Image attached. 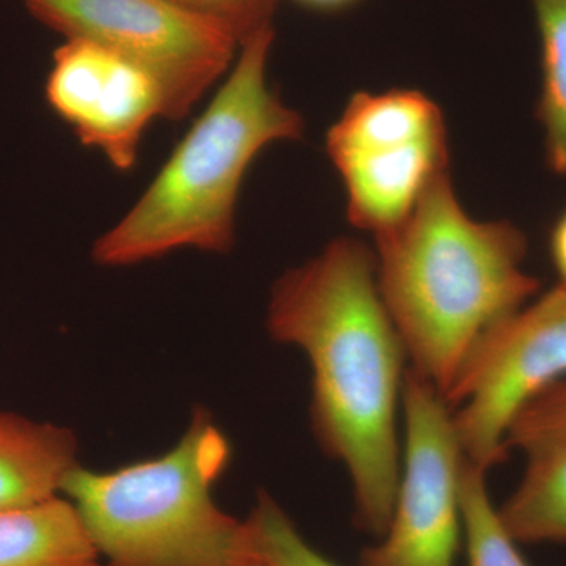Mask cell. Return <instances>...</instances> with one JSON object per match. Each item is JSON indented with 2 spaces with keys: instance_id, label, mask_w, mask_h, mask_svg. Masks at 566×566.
Wrapping results in <instances>:
<instances>
[{
  "instance_id": "6da1fadb",
  "label": "cell",
  "mask_w": 566,
  "mask_h": 566,
  "mask_svg": "<svg viewBox=\"0 0 566 566\" xmlns=\"http://www.w3.org/2000/svg\"><path fill=\"white\" fill-rule=\"evenodd\" d=\"M266 329L308 357L316 441L348 472L356 527L381 538L400 483L408 356L379 293L375 253L342 237L286 271L271 292Z\"/></svg>"
},
{
  "instance_id": "7a4b0ae2",
  "label": "cell",
  "mask_w": 566,
  "mask_h": 566,
  "mask_svg": "<svg viewBox=\"0 0 566 566\" xmlns=\"http://www.w3.org/2000/svg\"><path fill=\"white\" fill-rule=\"evenodd\" d=\"M527 237L509 221L472 219L449 172L411 214L376 237V279L409 367L446 398L483 334L538 296L524 268Z\"/></svg>"
},
{
  "instance_id": "3957f363",
  "label": "cell",
  "mask_w": 566,
  "mask_h": 566,
  "mask_svg": "<svg viewBox=\"0 0 566 566\" xmlns=\"http://www.w3.org/2000/svg\"><path fill=\"white\" fill-rule=\"evenodd\" d=\"M274 29L241 44L229 77L177 145L147 191L96 240L93 260L129 266L180 249L227 253L249 167L274 142L303 139L300 112L268 82Z\"/></svg>"
},
{
  "instance_id": "277c9868",
  "label": "cell",
  "mask_w": 566,
  "mask_h": 566,
  "mask_svg": "<svg viewBox=\"0 0 566 566\" xmlns=\"http://www.w3.org/2000/svg\"><path fill=\"white\" fill-rule=\"evenodd\" d=\"M232 444L203 408L161 457L93 472L76 465L62 493L76 509L103 566L252 564L245 521L212 497Z\"/></svg>"
},
{
  "instance_id": "5b68a950",
  "label": "cell",
  "mask_w": 566,
  "mask_h": 566,
  "mask_svg": "<svg viewBox=\"0 0 566 566\" xmlns=\"http://www.w3.org/2000/svg\"><path fill=\"white\" fill-rule=\"evenodd\" d=\"M346 191V216L375 237L411 214L449 172L444 115L419 91L356 93L326 136Z\"/></svg>"
},
{
  "instance_id": "8992f818",
  "label": "cell",
  "mask_w": 566,
  "mask_h": 566,
  "mask_svg": "<svg viewBox=\"0 0 566 566\" xmlns=\"http://www.w3.org/2000/svg\"><path fill=\"white\" fill-rule=\"evenodd\" d=\"M66 40L92 41L158 82L164 118L181 120L233 62L238 41L174 0H24Z\"/></svg>"
},
{
  "instance_id": "52a82bcc",
  "label": "cell",
  "mask_w": 566,
  "mask_h": 566,
  "mask_svg": "<svg viewBox=\"0 0 566 566\" xmlns=\"http://www.w3.org/2000/svg\"><path fill=\"white\" fill-rule=\"evenodd\" d=\"M566 376V286L557 283L480 337L446 395L464 460L505 463L516 412Z\"/></svg>"
},
{
  "instance_id": "ba28073f",
  "label": "cell",
  "mask_w": 566,
  "mask_h": 566,
  "mask_svg": "<svg viewBox=\"0 0 566 566\" xmlns=\"http://www.w3.org/2000/svg\"><path fill=\"white\" fill-rule=\"evenodd\" d=\"M405 450L389 527L360 556V566H455L463 513V450L452 408L408 367L401 394Z\"/></svg>"
},
{
  "instance_id": "9c48e42d",
  "label": "cell",
  "mask_w": 566,
  "mask_h": 566,
  "mask_svg": "<svg viewBox=\"0 0 566 566\" xmlns=\"http://www.w3.org/2000/svg\"><path fill=\"white\" fill-rule=\"evenodd\" d=\"M46 99L82 145L102 151L120 172L136 166L148 125L164 117L158 82L87 40H66L54 52Z\"/></svg>"
},
{
  "instance_id": "30bf717a",
  "label": "cell",
  "mask_w": 566,
  "mask_h": 566,
  "mask_svg": "<svg viewBox=\"0 0 566 566\" xmlns=\"http://www.w3.org/2000/svg\"><path fill=\"white\" fill-rule=\"evenodd\" d=\"M505 447L526 461L515 491L497 506L505 531L517 545H566V376L516 412Z\"/></svg>"
},
{
  "instance_id": "8fae6325",
  "label": "cell",
  "mask_w": 566,
  "mask_h": 566,
  "mask_svg": "<svg viewBox=\"0 0 566 566\" xmlns=\"http://www.w3.org/2000/svg\"><path fill=\"white\" fill-rule=\"evenodd\" d=\"M76 465V436L69 428L0 412V512L61 494Z\"/></svg>"
},
{
  "instance_id": "7c38bea8",
  "label": "cell",
  "mask_w": 566,
  "mask_h": 566,
  "mask_svg": "<svg viewBox=\"0 0 566 566\" xmlns=\"http://www.w3.org/2000/svg\"><path fill=\"white\" fill-rule=\"evenodd\" d=\"M0 566H103L76 509L61 494L0 512Z\"/></svg>"
},
{
  "instance_id": "4fadbf2b",
  "label": "cell",
  "mask_w": 566,
  "mask_h": 566,
  "mask_svg": "<svg viewBox=\"0 0 566 566\" xmlns=\"http://www.w3.org/2000/svg\"><path fill=\"white\" fill-rule=\"evenodd\" d=\"M539 36L536 120L543 129L545 161L566 178V0H531Z\"/></svg>"
},
{
  "instance_id": "5bb4252c",
  "label": "cell",
  "mask_w": 566,
  "mask_h": 566,
  "mask_svg": "<svg viewBox=\"0 0 566 566\" xmlns=\"http://www.w3.org/2000/svg\"><path fill=\"white\" fill-rule=\"evenodd\" d=\"M488 472L464 460L460 493L463 535L469 566H531L520 553L491 501Z\"/></svg>"
},
{
  "instance_id": "9a60e30c",
  "label": "cell",
  "mask_w": 566,
  "mask_h": 566,
  "mask_svg": "<svg viewBox=\"0 0 566 566\" xmlns=\"http://www.w3.org/2000/svg\"><path fill=\"white\" fill-rule=\"evenodd\" d=\"M245 521L253 560L262 566H338L300 534L268 493H260Z\"/></svg>"
},
{
  "instance_id": "2e32d148",
  "label": "cell",
  "mask_w": 566,
  "mask_h": 566,
  "mask_svg": "<svg viewBox=\"0 0 566 566\" xmlns=\"http://www.w3.org/2000/svg\"><path fill=\"white\" fill-rule=\"evenodd\" d=\"M182 9L214 22L243 44L264 29L273 28L279 0H174Z\"/></svg>"
},
{
  "instance_id": "e0dca14e",
  "label": "cell",
  "mask_w": 566,
  "mask_h": 566,
  "mask_svg": "<svg viewBox=\"0 0 566 566\" xmlns=\"http://www.w3.org/2000/svg\"><path fill=\"white\" fill-rule=\"evenodd\" d=\"M547 253L558 283L566 286V208L557 216L547 234Z\"/></svg>"
},
{
  "instance_id": "ac0fdd59",
  "label": "cell",
  "mask_w": 566,
  "mask_h": 566,
  "mask_svg": "<svg viewBox=\"0 0 566 566\" xmlns=\"http://www.w3.org/2000/svg\"><path fill=\"white\" fill-rule=\"evenodd\" d=\"M300 6L305 7V9L316 10V11H338L348 9V7L354 6L357 0H296Z\"/></svg>"
},
{
  "instance_id": "d6986e66",
  "label": "cell",
  "mask_w": 566,
  "mask_h": 566,
  "mask_svg": "<svg viewBox=\"0 0 566 566\" xmlns=\"http://www.w3.org/2000/svg\"><path fill=\"white\" fill-rule=\"evenodd\" d=\"M244 566H262V565H260L259 562H252V564L244 565Z\"/></svg>"
}]
</instances>
